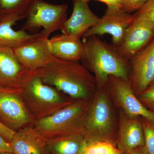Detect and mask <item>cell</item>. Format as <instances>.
Returning <instances> with one entry per match:
<instances>
[{
	"label": "cell",
	"mask_w": 154,
	"mask_h": 154,
	"mask_svg": "<svg viewBox=\"0 0 154 154\" xmlns=\"http://www.w3.org/2000/svg\"><path fill=\"white\" fill-rule=\"evenodd\" d=\"M139 99L144 106L150 111H154V81L145 90L139 94Z\"/></svg>",
	"instance_id": "obj_23"
},
{
	"label": "cell",
	"mask_w": 154,
	"mask_h": 154,
	"mask_svg": "<svg viewBox=\"0 0 154 154\" xmlns=\"http://www.w3.org/2000/svg\"><path fill=\"white\" fill-rule=\"evenodd\" d=\"M145 145L142 122L138 116L127 115L120 110L116 146L122 154H128Z\"/></svg>",
	"instance_id": "obj_13"
},
{
	"label": "cell",
	"mask_w": 154,
	"mask_h": 154,
	"mask_svg": "<svg viewBox=\"0 0 154 154\" xmlns=\"http://www.w3.org/2000/svg\"><path fill=\"white\" fill-rule=\"evenodd\" d=\"M84 51L81 60L93 73L97 88L106 85L110 76L128 80L129 61L122 57L113 44L99 36H91L83 42Z\"/></svg>",
	"instance_id": "obj_2"
},
{
	"label": "cell",
	"mask_w": 154,
	"mask_h": 154,
	"mask_svg": "<svg viewBox=\"0 0 154 154\" xmlns=\"http://www.w3.org/2000/svg\"><path fill=\"white\" fill-rule=\"evenodd\" d=\"M36 72L45 84L75 100L91 98L97 88L94 75L78 61L53 57Z\"/></svg>",
	"instance_id": "obj_1"
},
{
	"label": "cell",
	"mask_w": 154,
	"mask_h": 154,
	"mask_svg": "<svg viewBox=\"0 0 154 154\" xmlns=\"http://www.w3.org/2000/svg\"><path fill=\"white\" fill-rule=\"evenodd\" d=\"M133 18V15L120 9L107 8L98 23L82 36V41L84 42L91 36L108 34L112 36V44L116 46L121 42Z\"/></svg>",
	"instance_id": "obj_11"
},
{
	"label": "cell",
	"mask_w": 154,
	"mask_h": 154,
	"mask_svg": "<svg viewBox=\"0 0 154 154\" xmlns=\"http://www.w3.org/2000/svg\"><path fill=\"white\" fill-rule=\"evenodd\" d=\"M3 152H13L11 144L0 134V154Z\"/></svg>",
	"instance_id": "obj_28"
},
{
	"label": "cell",
	"mask_w": 154,
	"mask_h": 154,
	"mask_svg": "<svg viewBox=\"0 0 154 154\" xmlns=\"http://www.w3.org/2000/svg\"><path fill=\"white\" fill-rule=\"evenodd\" d=\"M128 154H148V153L145 146H143L139 147L134 149Z\"/></svg>",
	"instance_id": "obj_29"
},
{
	"label": "cell",
	"mask_w": 154,
	"mask_h": 154,
	"mask_svg": "<svg viewBox=\"0 0 154 154\" xmlns=\"http://www.w3.org/2000/svg\"><path fill=\"white\" fill-rule=\"evenodd\" d=\"M107 85L110 96L120 110L130 116H141L154 122V113L138 99L128 80L110 76Z\"/></svg>",
	"instance_id": "obj_9"
},
{
	"label": "cell",
	"mask_w": 154,
	"mask_h": 154,
	"mask_svg": "<svg viewBox=\"0 0 154 154\" xmlns=\"http://www.w3.org/2000/svg\"><path fill=\"white\" fill-rule=\"evenodd\" d=\"M16 131H14L5 126L0 122V134L8 142H11Z\"/></svg>",
	"instance_id": "obj_26"
},
{
	"label": "cell",
	"mask_w": 154,
	"mask_h": 154,
	"mask_svg": "<svg viewBox=\"0 0 154 154\" xmlns=\"http://www.w3.org/2000/svg\"><path fill=\"white\" fill-rule=\"evenodd\" d=\"M149 0H122L121 10L131 14L138 11Z\"/></svg>",
	"instance_id": "obj_24"
},
{
	"label": "cell",
	"mask_w": 154,
	"mask_h": 154,
	"mask_svg": "<svg viewBox=\"0 0 154 154\" xmlns=\"http://www.w3.org/2000/svg\"><path fill=\"white\" fill-rule=\"evenodd\" d=\"M81 154H122L116 146L105 141L87 144Z\"/></svg>",
	"instance_id": "obj_21"
},
{
	"label": "cell",
	"mask_w": 154,
	"mask_h": 154,
	"mask_svg": "<svg viewBox=\"0 0 154 154\" xmlns=\"http://www.w3.org/2000/svg\"><path fill=\"white\" fill-rule=\"evenodd\" d=\"M137 12L154 23V0H149Z\"/></svg>",
	"instance_id": "obj_25"
},
{
	"label": "cell",
	"mask_w": 154,
	"mask_h": 154,
	"mask_svg": "<svg viewBox=\"0 0 154 154\" xmlns=\"http://www.w3.org/2000/svg\"><path fill=\"white\" fill-rule=\"evenodd\" d=\"M86 2H89L91 0H84ZM102 3H105L107 5V8L112 9H120L121 10L122 0H96Z\"/></svg>",
	"instance_id": "obj_27"
},
{
	"label": "cell",
	"mask_w": 154,
	"mask_h": 154,
	"mask_svg": "<svg viewBox=\"0 0 154 154\" xmlns=\"http://www.w3.org/2000/svg\"><path fill=\"white\" fill-rule=\"evenodd\" d=\"M1 154H16L12 152H3Z\"/></svg>",
	"instance_id": "obj_30"
},
{
	"label": "cell",
	"mask_w": 154,
	"mask_h": 154,
	"mask_svg": "<svg viewBox=\"0 0 154 154\" xmlns=\"http://www.w3.org/2000/svg\"><path fill=\"white\" fill-rule=\"evenodd\" d=\"M30 72L20 63L13 48L0 46L1 88L19 90Z\"/></svg>",
	"instance_id": "obj_14"
},
{
	"label": "cell",
	"mask_w": 154,
	"mask_h": 154,
	"mask_svg": "<svg viewBox=\"0 0 154 154\" xmlns=\"http://www.w3.org/2000/svg\"><path fill=\"white\" fill-rule=\"evenodd\" d=\"M10 144L16 154H49L48 139L34 125L16 131Z\"/></svg>",
	"instance_id": "obj_15"
},
{
	"label": "cell",
	"mask_w": 154,
	"mask_h": 154,
	"mask_svg": "<svg viewBox=\"0 0 154 154\" xmlns=\"http://www.w3.org/2000/svg\"><path fill=\"white\" fill-rule=\"evenodd\" d=\"M93 96L86 117L84 137L87 143L105 141L116 146L118 131L107 83L97 88Z\"/></svg>",
	"instance_id": "obj_3"
},
{
	"label": "cell",
	"mask_w": 154,
	"mask_h": 154,
	"mask_svg": "<svg viewBox=\"0 0 154 154\" xmlns=\"http://www.w3.org/2000/svg\"><path fill=\"white\" fill-rule=\"evenodd\" d=\"M68 6L54 5L42 0H35L28 10L22 30L33 32L43 28L42 36L48 38L51 33L61 30L67 18Z\"/></svg>",
	"instance_id": "obj_6"
},
{
	"label": "cell",
	"mask_w": 154,
	"mask_h": 154,
	"mask_svg": "<svg viewBox=\"0 0 154 154\" xmlns=\"http://www.w3.org/2000/svg\"><path fill=\"white\" fill-rule=\"evenodd\" d=\"M120 43L115 46L128 61L146 47L154 38V23L136 12Z\"/></svg>",
	"instance_id": "obj_8"
},
{
	"label": "cell",
	"mask_w": 154,
	"mask_h": 154,
	"mask_svg": "<svg viewBox=\"0 0 154 154\" xmlns=\"http://www.w3.org/2000/svg\"><path fill=\"white\" fill-rule=\"evenodd\" d=\"M88 3L84 0H73L72 13L64 24L62 33L81 38L98 23L100 18L92 12Z\"/></svg>",
	"instance_id": "obj_16"
},
{
	"label": "cell",
	"mask_w": 154,
	"mask_h": 154,
	"mask_svg": "<svg viewBox=\"0 0 154 154\" xmlns=\"http://www.w3.org/2000/svg\"><path fill=\"white\" fill-rule=\"evenodd\" d=\"M145 147L148 154H154V122L143 118Z\"/></svg>",
	"instance_id": "obj_22"
},
{
	"label": "cell",
	"mask_w": 154,
	"mask_h": 154,
	"mask_svg": "<svg viewBox=\"0 0 154 154\" xmlns=\"http://www.w3.org/2000/svg\"><path fill=\"white\" fill-rule=\"evenodd\" d=\"M91 98L76 99L53 114L35 122L34 126L48 139L85 134Z\"/></svg>",
	"instance_id": "obj_4"
},
{
	"label": "cell",
	"mask_w": 154,
	"mask_h": 154,
	"mask_svg": "<svg viewBox=\"0 0 154 154\" xmlns=\"http://www.w3.org/2000/svg\"><path fill=\"white\" fill-rule=\"evenodd\" d=\"M35 0H0V19L5 16H16L26 19L28 10Z\"/></svg>",
	"instance_id": "obj_20"
},
{
	"label": "cell",
	"mask_w": 154,
	"mask_h": 154,
	"mask_svg": "<svg viewBox=\"0 0 154 154\" xmlns=\"http://www.w3.org/2000/svg\"><path fill=\"white\" fill-rule=\"evenodd\" d=\"M0 122L16 132L34 125L36 120L23 102L20 89L0 87Z\"/></svg>",
	"instance_id": "obj_7"
},
{
	"label": "cell",
	"mask_w": 154,
	"mask_h": 154,
	"mask_svg": "<svg viewBox=\"0 0 154 154\" xmlns=\"http://www.w3.org/2000/svg\"><path fill=\"white\" fill-rule=\"evenodd\" d=\"M48 43L54 57L63 60H81L84 51V44L81 38L62 33L48 38Z\"/></svg>",
	"instance_id": "obj_17"
},
{
	"label": "cell",
	"mask_w": 154,
	"mask_h": 154,
	"mask_svg": "<svg viewBox=\"0 0 154 154\" xmlns=\"http://www.w3.org/2000/svg\"><path fill=\"white\" fill-rule=\"evenodd\" d=\"M55 88L43 82L35 71H30L20 89V96L35 120L53 114L72 103Z\"/></svg>",
	"instance_id": "obj_5"
},
{
	"label": "cell",
	"mask_w": 154,
	"mask_h": 154,
	"mask_svg": "<svg viewBox=\"0 0 154 154\" xmlns=\"http://www.w3.org/2000/svg\"><path fill=\"white\" fill-rule=\"evenodd\" d=\"M48 38L41 36L14 48L15 55L29 71H35L45 66L53 56L50 50Z\"/></svg>",
	"instance_id": "obj_12"
},
{
	"label": "cell",
	"mask_w": 154,
	"mask_h": 154,
	"mask_svg": "<svg viewBox=\"0 0 154 154\" xmlns=\"http://www.w3.org/2000/svg\"><path fill=\"white\" fill-rule=\"evenodd\" d=\"M20 20L18 17L12 15L0 19V46L14 49L26 42L41 36L40 32L31 34L22 29L14 30L12 27Z\"/></svg>",
	"instance_id": "obj_18"
},
{
	"label": "cell",
	"mask_w": 154,
	"mask_h": 154,
	"mask_svg": "<svg viewBox=\"0 0 154 154\" xmlns=\"http://www.w3.org/2000/svg\"><path fill=\"white\" fill-rule=\"evenodd\" d=\"M129 63L128 81L135 94H140L154 81V38Z\"/></svg>",
	"instance_id": "obj_10"
},
{
	"label": "cell",
	"mask_w": 154,
	"mask_h": 154,
	"mask_svg": "<svg viewBox=\"0 0 154 154\" xmlns=\"http://www.w3.org/2000/svg\"><path fill=\"white\" fill-rule=\"evenodd\" d=\"M80 136L63 137L48 139L49 154H81L87 145Z\"/></svg>",
	"instance_id": "obj_19"
}]
</instances>
